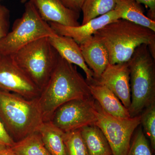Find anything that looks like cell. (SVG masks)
Segmentation results:
<instances>
[{
    "instance_id": "cell-1",
    "label": "cell",
    "mask_w": 155,
    "mask_h": 155,
    "mask_svg": "<svg viewBox=\"0 0 155 155\" xmlns=\"http://www.w3.org/2000/svg\"><path fill=\"white\" fill-rule=\"evenodd\" d=\"M91 97L88 82L76 66L58 54L49 79L38 99L44 122L49 121L56 109L64 103Z\"/></svg>"
},
{
    "instance_id": "cell-2",
    "label": "cell",
    "mask_w": 155,
    "mask_h": 155,
    "mask_svg": "<svg viewBox=\"0 0 155 155\" xmlns=\"http://www.w3.org/2000/svg\"><path fill=\"white\" fill-rule=\"evenodd\" d=\"M107 50L109 64L128 62L141 45L148 46L155 59V31L123 19L111 22L94 35Z\"/></svg>"
},
{
    "instance_id": "cell-3",
    "label": "cell",
    "mask_w": 155,
    "mask_h": 155,
    "mask_svg": "<svg viewBox=\"0 0 155 155\" xmlns=\"http://www.w3.org/2000/svg\"><path fill=\"white\" fill-rule=\"evenodd\" d=\"M38 99L0 89V120L14 141L38 131L43 123Z\"/></svg>"
},
{
    "instance_id": "cell-4",
    "label": "cell",
    "mask_w": 155,
    "mask_h": 155,
    "mask_svg": "<svg viewBox=\"0 0 155 155\" xmlns=\"http://www.w3.org/2000/svg\"><path fill=\"white\" fill-rule=\"evenodd\" d=\"M155 60L148 46L143 44L136 49L128 61L131 94L128 110L131 117L138 116L155 103Z\"/></svg>"
},
{
    "instance_id": "cell-5",
    "label": "cell",
    "mask_w": 155,
    "mask_h": 155,
    "mask_svg": "<svg viewBox=\"0 0 155 155\" xmlns=\"http://www.w3.org/2000/svg\"><path fill=\"white\" fill-rule=\"evenodd\" d=\"M48 38L35 41L10 56L41 90L47 84L58 57Z\"/></svg>"
},
{
    "instance_id": "cell-6",
    "label": "cell",
    "mask_w": 155,
    "mask_h": 155,
    "mask_svg": "<svg viewBox=\"0 0 155 155\" xmlns=\"http://www.w3.org/2000/svg\"><path fill=\"white\" fill-rule=\"evenodd\" d=\"M57 34L42 19L30 1L25 3L22 17L14 22L12 31L0 41V55L11 56L35 41Z\"/></svg>"
},
{
    "instance_id": "cell-7",
    "label": "cell",
    "mask_w": 155,
    "mask_h": 155,
    "mask_svg": "<svg viewBox=\"0 0 155 155\" xmlns=\"http://www.w3.org/2000/svg\"><path fill=\"white\" fill-rule=\"evenodd\" d=\"M94 112L95 125L102 131L113 155H127L134 133L140 125V115L122 119L109 115L103 110L96 101Z\"/></svg>"
},
{
    "instance_id": "cell-8",
    "label": "cell",
    "mask_w": 155,
    "mask_h": 155,
    "mask_svg": "<svg viewBox=\"0 0 155 155\" xmlns=\"http://www.w3.org/2000/svg\"><path fill=\"white\" fill-rule=\"evenodd\" d=\"M94 102L92 97L67 102L56 109L49 121L64 133L95 125Z\"/></svg>"
},
{
    "instance_id": "cell-9",
    "label": "cell",
    "mask_w": 155,
    "mask_h": 155,
    "mask_svg": "<svg viewBox=\"0 0 155 155\" xmlns=\"http://www.w3.org/2000/svg\"><path fill=\"white\" fill-rule=\"evenodd\" d=\"M0 89L14 93L28 100L38 98L41 90L10 56L0 55Z\"/></svg>"
},
{
    "instance_id": "cell-10",
    "label": "cell",
    "mask_w": 155,
    "mask_h": 155,
    "mask_svg": "<svg viewBox=\"0 0 155 155\" xmlns=\"http://www.w3.org/2000/svg\"><path fill=\"white\" fill-rule=\"evenodd\" d=\"M94 81L103 84L118 97L128 109L131 103L130 69L128 62L116 64H109L101 77Z\"/></svg>"
},
{
    "instance_id": "cell-11",
    "label": "cell",
    "mask_w": 155,
    "mask_h": 155,
    "mask_svg": "<svg viewBox=\"0 0 155 155\" xmlns=\"http://www.w3.org/2000/svg\"><path fill=\"white\" fill-rule=\"evenodd\" d=\"M119 19H120L118 12L114 10L91 19L85 24L75 27L65 26L54 22H50L49 24L56 33L71 38L81 45L93 36L98 30Z\"/></svg>"
},
{
    "instance_id": "cell-12",
    "label": "cell",
    "mask_w": 155,
    "mask_h": 155,
    "mask_svg": "<svg viewBox=\"0 0 155 155\" xmlns=\"http://www.w3.org/2000/svg\"><path fill=\"white\" fill-rule=\"evenodd\" d=\"M45 22H54L65 26H78L80 13L64 5L61 0H29Z\"/></svg>"
},
{
    "instance_id": "cell-13",
    "label": "cell",
    "mask_w": 155,
    "mask_h": 155,
    "mask_svg": "<svg viewBox=\"0 0 155 155\" xmlns=\"http://www.w3.org/2000/svg\"><path fill=\"white\" fill-rule=\"evenodd\" d=\"M51 45L59 55L65 60L83 70L86 75V80L91 83L94 80L93 72L84 62L80 45L71 38L58 34L48 38Z\"/></svg>"
},
{
    "instance_id": "cell-14",
    "label": "cell",
    "mask_w": 155,
    "mask_h": 155,
    "mask_svg": "<svg viewBox=\"0 0 155 155\" xmlns=\"http://www.w3.org/2000/svg\"><path fill=\"white\" fill-rule=\"evenodd\" d=\"M79 45L84 62L93 72L94 79H98L109 64L107 50L94 35Z\"/></svg>"
},
{
    "instance_id": "cell-15",
    "label": "cell",
    "mask_w": 155,
    "mask_h": 155,
    "mask_svg": "<svg viewBox=\"0 0 155 155\" xmlns=\"http://www.w3.org/2000/svg\"><path fill=\"white\" fill-rule=\"evenodd\" d=\"M88 83L91 96L105 112L116 118L131 117L128 109L110 90L94 80Z\"/></svg>"
},
{
    "instance_id": "cell-16",
    "label": "cell",
    "mask_w": 155,
    "mask_h": 155,
    "mask_svg": "<svg viewBox=\"0 0 155 155\" xmlns=\"http://www.w3.org/2000/svg\"><path fill=\"white\" fill-rule=\"evenodd\" d=\"M116 10L120 19H125L155 31V21L144 14L140 4L132 0H117Z\"/></svg>"
},
{
    "instance_id": "cell-17",
    "label": "cell",
    "mask_w": 155,
    "mask_h": 155,
    "mask_svg": "<svg viewBox=\"0 0 155 155\" xmlns=\"http://www.w3.org/2000/svg\"><path fill=\"white\" fill-rule=\"evenodd\" d=\"M80 130L89 155H113L107 140L97 126L88 125Z\"/></svg>"
},
{
    "instance_id": "cell-18",
    "label": "cell",
    "mask_w": 155,
    "mask_h": 155,
    "mask_svg": "<svg viewBox=\"0 0 155 155\" xmlns=\"http://www.w3.org/2000/svg\"><path fill=\"white\" fill-rule=\"evenodd\" d=\"M38 131L50 155H67L63 140V132L50 121L44 122Z\"/></svg>"
},
{
    "instance_id": "cell-19",
    "label": "cell",
    "mask_w": 155,
    "mask_h": 155,
    "mask_svg": "<svg viewBox=\"0 0 155 155\" xmlns=\"http://www.w3.org/2000/svg\"><path fill=\"white\" fill-rule=\"evenodd\" d=\"M10 149L18 155H51L45 146L39 131L15 142Z\"/></svg>"
},
{
    "instance_id": "cell-20",
    "label": "cell",
    "mask_w": 155,
    "mask_h": 155,
    "mask_svg": "<svg viewBox=\"0 0 155 155\" xmlns=\"http://www.w3.org/2000/svg\"><path fill=\"white\" fill-rule=\"evenodd\" d=\"M117 0H85L81 11L83 14L81 24L113 11Z\"/></svg>"
},
{
    "instance_id": "cell-21",
    "label": "cell",
    "mask_w": 155,
    "mask_h": 155,
    "mask_svg": "<svg viewBox=\"0 0 155 155\" xmlns=\"http://www.w3.org/2000/svg\"><path fill=\"white\" fill-rule=\"evenodd\" d=\"M67 155H89L80 129L63 134Z\"/></svg>"
},
{
    "instance_id": "cell-22",
    "label": "cell",
    "mask_w": 155,
    "mask_h": 155,
    "mask_svg": "<svg viewBox=\"0 0 155 155\" xmlns=\"http://www.w3.org/2000/svg\"><path fill=\"white\" fill-rule=\"evenodd\" d=\"M140 125L146 136L149 139L153 151L155 150V103L145 108L142 112Z\"/></svg>"
},
{
    "instance_id": "cell-23",
    "label": "cell",
    "mask_w": 155,
    "mask_h": 155,
    "mask_svg": "<svg viewBox=\"0 0 155 155\" xmlns=\"http://www.w3.org/2000/svg\"><path fill=\"white\" fill-rule=\"evenodd\" d=\"M134 133L127 155H153L141 126Z\"/></svg>"
},
{
    "instance_id": "cell-24",
    "label": "cell",
    "mask_w": 155,
    "mask_h": 155,
    "mask_svg": "<svg viewBox=\"0 0 155 155\" xmlns=\"http://www.w3.org/2000/svg\"><path fill=\"white\" fill-rule=\"evenodd\" d=\"M10 12L5 6L0 5V41L9 32Z\"/></svg>"
},
{
    "instance_id": "cell-25",
    "label": "cell",
    "mask_w": 155,
    "mask_h": 155,
    "mask_svg": "<svg viewBox=\"0 0 155 155\" xmlns=\"http://www.w3.org/2000/svg\"><path fill=\"white\" fill-rule=\"evenodd\" d=\"M15 141L10 136L0 120V147L13 146Z\"/></svg>"
},
{
    "instance_id": "cell-26",
    "label": "cell",
    "mask_w": 155,
    "mask_h": 155,
    "mask_svg": "<svg viewBox=\"0 0 155 155\" xmlns=\"http://www.w3.org/2000/svg\"><path fill=\"white\" fill-rule=\"evenodd\" d=\"M84 1L85 0H61L67 8L79 13L81 11Z\"/></svg>"
},
{
    "instance_id": "cell-27",
    "label": "cell",
    "mask_w": 155,
    "mask_h": 155,
    "mask_svg": "<svg viewBox=\"0 0 155 155\" xmlns=\"http://www.w3.org/2000/svg\"><path fill=\"white\" fill-rule=\"evenodd\" d=\"M140 4H143L148 8L147 17L155 21V0H132Z\"/></svg>"
},
{
    "instance_id": "cell-28",
    "label": "cell",
    "mask_w": 155,
    "mask_h": 155,
    "mask_svg": "<svg viewBox=\"0 0 155 155\" xmlns=\"http://www.w3.org/2000/svg\"><path fill=\"white\" fill-rule=\"evenodd\" d=\"M0 155H18L13 152L10 147H0Z\"/></svg>"
},
{
    "instance_id": "cell-29",
    "label": "cell",
    "mask_w": 155,
    "mask_h": 155,
    "mask_svg": "<svg viewBox=\"0 0 155 155\" xmlns=\"http://www.w3.org/2000/svg\"><path fill=\"white\" fill-rule=\"evenodd\" d=\"M28 0H21V2L22 3H25L27 2Z\"/></svg>"
}]
</instances>
